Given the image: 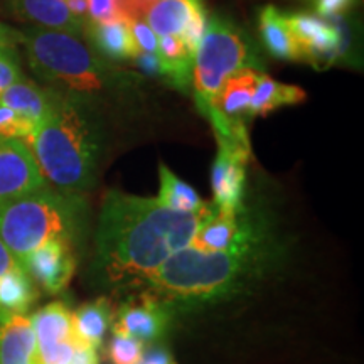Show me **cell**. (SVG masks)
I'll return each instance as SVG.
<instances>
[{
  "mask_svg": "<svg viewBox=\"0 0 364 364\" xmlns=\"http://www.w3.org/2000/svg\"><path fill=\"white\" fill-rule=\"evenodd\" d=\"M157 54L161 58L164 80L174 88L186 91L191 83L193 56L177 36H162L159 38Z\"/></svg>",
  "mask_w": 364,
  "mask_h": 364,
  "instance_id": "cell-22",
  "label": "cell"
},
{
  "mask_svg": "<svg viewBox=\"0 0 364 364\" xmlns=\"http://www.w3.org/2000/svg\"><path fill=\"white\" fill-rule=\"evenodd\" d=\"M154 2H156V0H139V4L145 9V12H147V9H149L150 6H152Z\"/></svg>",
  "mask_w": 364,
  "mask_h": 364,
  "instance_id": "cell-37",
  "label": "cell"
},
{
  "mask_svg": "<svg viewBox=\"0 0 364 364\" xmlns=\"http://www.w3.org/2000/svg\"><path fill=\"white\" fill-rule=\"evenodd\" d=\"M21 43V33L0 22V46H16Z\"/></svg>",
  "mask_w": 364,
  "mask_h": 364,
  "instance_id": "cell-36",
  "label": "cell"
},
{
  "mask_svg": "<svg viewBox=\"0 0 364 364\" xmlns=\"http://www.w3.org/2000/svg\"><path fill=\"white\" fill-rule=\"evenodd\" d=\"M213 211L179 213L157 198L110 191L103 199L95 235L93 270L98 284L113 290H139L172 255L193 243L199 226Z\"/></svg>",
  "mask_w": 364,
  "mask_h": 364,
  "instance_id": "cell-1",
  "label": "cell"
},
{
  "mask_svg": "<svg viewBox=\"0 0 364 364\" xmlns=\"http://www.w3.org/2000/svg\"><path fill=\"white\" fill-rule=\"evenodd\" d=\"M284 260V250L267 230L228 250L189 245L167 260L135 290L166 309L172 318L243 297Z\"/></svg>",
  "mask_w": 364,
  "mask_h": 364,
  "instance_id": "cell-2",
  "label": "cell"
},
{
  "mask_svg": "<svg viewBox=\"0 0 364 364\" xmlns=\"http://www.w3.org/2000/svg\"><path fill=\"white\" fill-rule=\"evenodd\" d=\"M27 61L49 88L86 98L107 88L112 71L81 36L29 27L21 33Z\"/></svg>",
  "mask_w": 364,
  "mask_h": 364,
  "instance_id": "cell-5",
  "label": "cell"
},
{
  "mask_svg": "<svg viewBox=\"0 0 364 364\" xmlns=\"http://www.w3.org/2000/svg\"><path fill=\"white\" fill-rule=\"evenodd\" d=\"M356 2L358 0H316V12L322 19H334L351 11Z\"/></svg>",
  "mask_w": 364,
  "mask_h": 364,
  "instance_id": "cell-30",
  "label": "cell"
},
{
  "mask_svg": "<svg viewBox=\"0 0 364 364\" xmlns=\"http://www.w3.org/2000/svg\"><path fill=\"white\" fill-rule=\"evenodd\" d=\"M54 97H56V90L43 88L22 76L19 81H16L11 88L0 95V103L12 108L14 112L38 127L51 112Z\"/></svg>",
  "mask_w": 364,
  "mask_h": 364,
  "instance_id": "cell-18",
  "label": "cell"
},
{
  "mask_svg": "<svg viewBox=\"0 0 364 364\" xmlns=\"http://www.w3.org/2000/svg\"><path fill=\"white\" fill-rule=\"evenodd\" d=\"M71 311L66 304L51 302L31 316L38 341L39 364H70L81 343L73 331Z\"/></svg>",
  "mask_w": 364,
  "mask_h": 364,
  "instance_id": "cell-9",
  "label": "cell"
},
{
  "mask_svg": "<svg viewBox=\"0 0 364 364\" xmlns=\"http://www.w3.org/2000/svg\"><path fill=\"white\" fill-rule=\"evenodd\" d=\"M17 268H22L21 263L14 258V255L9 252L2 238H0V277H4L9 272L17 270Z\"/></svg>",
  "mask_w": 364,
  "mask_h": 364,
  "instance_id": "cell-33",
  "label": "cell"
},
{
  "mask_svg": "<svg viewBox=\"0 0 364 364\" xmlns=\"http://www.w3.org/2000/svg\"><path fill=\"white\" fill-rule=\"evenodd\" d=\"M0 364H39L31 317L0 312Z\"/></svg>",
  "mask_w": 364,
  "mask_h": 364,
  "instance_id": "cell-14",
  "label": "cell"
},
{
  "mask_svg": "<svg viewBox=\"0 0 364 364\" xmlns=\"http://www.w3.org/2000/svg\"><path fill=\"white\" fill-rule=\"evenodd\" d=\"M258 66L260 59L247 33L225 17H211L191 70V83L199 112L206 115L211 110L221 86L233 73L243 68L257 70Z\"/></svg>",
  "mask_w": 364,
  "mask_h": 364,
  "instance_id": "cell-6",
  "label": "cell"
},
{
  "mask_svg": "<svg viewBox=\"0 0 364 364\" xmlns=\"http://www.w3.org/2000/svg\"><path fill=\"white\" fill-rule=\"evenodd\" d=\"M88 22L124 21L122 0H88Z\"/></svg>",
  "mask_w": 364,
  "mask_h": 364,
  "instance_id": "cell-28",
  "label": "cell"
},
{
  "mask_svg": "<svg viewBox=\"0 0 364 364\" xmlns=\"http://www.w3.org/2000/svg\"><path fill=\"white\" fill-rule=\"evenodd\" d=\"M34 130L33 122L0 103V139H16L27 144Z\"/></svg>",
  "mask_w": 364,
  "mask_h": 364,
  "instance_id": "cell-26",
  "label": "cell"
},
{
  "mask_svg": "<svg viewBox=\"0 0 364 364\" xmlns=\"http://www.w3.org/2000/svg\"><path fill=\"white\" fill-rule=\"evenodd\" d=\"M144 356L145 344L142 341L120 334V332H113L110 344H108V358L112 364H140Z\"/></svg>",
  "mask_w": 364,
  "mask_h": 364,
  "instance_id": "cell-25",
  "label": "cell"
},
{
  "mask_svg": "<svg viewBox=\"0 0 364 364\" xmlns=\"http://www.w3.org/2000/svg\"><path fill=\"white\" fill-rule=\"evenodd\" d=\"M218 156L211 169L213 204L226 213H240L245 209L247 191V164L250 161L248 144L218 140Z\"/></svg>",
  "mask_w": 364,
  "mask_h": 364,
  "instance_id": "cell-8",
  "label": "cell"
},
{
  "mask_svg": "<svg viewBox=\"0 0 364 364\" xmlns=\"http://www.w3.org/2000/svg\"><path fill=\"white\" fill-rule=\"evenodd\" d=\"M27 147L53 189L83 196L97 182L102 134L85 98L56 91L51 112Z\"/></svg>",
  "mask_w": 364,
  "mask_h": 364,
  "instance_id": "cell-3",
  "label": "cell"
},
{
  "mask_svg": "<svg viewBox=\"0 0 364 364\" xmlns=\"http://www.w3.org/2000/svg\"><path fill=\"white\" fill-rule=\"evenodd\" d=\"M306 91L299 88V86L280 83V81L268 76L267 73L258 71L250 115H252V118L267 117L282 107H292V105L306 102Z\"/></svg>",
  "mask_w": 364,
  "mask_h": 364,
  "instance_id": "cell-21",
  "label": "cell"
},
{
  "mask_svg": "<svg viewBox=\"0 0 364 364\" xmlns=\"http://www.w3.org/2000/svg\"><path fill=\"white\" fill-rule=\"evenodd\" d=\"M70 364H100L98 349L90 348V346H85V344H80Z\"/></svg>",
  "mask_w": 364,
  "mask_h": 364,
  "instance_id": "cell-32",
  "label": "cell"
},
{
  "mask_svg": "<svg viewBox=\"0 0 364 364\" xmlns=\"http://www.w3.org/2000/svg\"><path fill=\"white\" fill-rule=\"evenodd\" d=\"M21 267L41 290L58 295L66 289L78 267L76 247L66 241H49L27 255Z\"/></svg>",
  "mask_w": 364,
  "mask_h": 364,
  "instance_id": "cell-11",
  "label": "cell"
},
{
  "mask_svg": "<svg viewBox=\"0 0 364 364\" xmlns=\"http://www.w3.org/2000/svg\"><path fill=\"white\" fill-rule=\"evenodd\" d=\"M287 22L297 41L302 59L314 68L331 66L344 56L348 36L341 17L322 19L317 14H287Z\"/></svg>",
  "mask_w": 364,
  "mask_h": 364,
  "instance_id": "cell-7",
  "label": "cell"
},
{
  "mask_svg": "<svg viewBox=\"0 0 364 364\" xmlns=\"http://www.w3.org/2000/svg\"><path fill=\"white\" fill-rule=\"evenodd\" d=\"M66 6L70 9L75 19H78L81 24L86 26V22L90 21L88 14V0H66Z\"/></svg>",
  "mask_w": 364,
  "mask_h": 364,
  "instance_id": "cell-35",
  "label": "cell"
},
{
  "mask_svg": "<svg viewBox=\"0 0 364 364\" xmlns=\"http://www.w3.org/2000/svg\"><path fill=\"white\" fill-rule=\"evenodd\" d=\"M203 11H206L203 0H156L145 12L144 21L157 34V38H179L189 22Z\"/></svg>",
  "mask_w": 364,
  "mask_h": 364,
  "instance_id": "cell-19",
  "label": "cell"
},
{
  "mask_svg": "<svg viewBox=\"0 0 364 364\" xmlns=\"http://www.w3.org/2000/svg\"><path fill=\"white\" fill-rule=\"evenodd\" d=\"M172 322L174 318L166 309L152 300L134 295L117 311L112 331L142 341L144 344H152L166 336Z\"/></svg>",
  "mask_w": 364,
  "mask_h": 364,
  "instance_id": "cell-12",
  "label": "cell"
},
{
  "mask_svg": "<svg viewBox=\"0 0 364 364\" xmlns=\"http://www.w3.org/2000/svg\"><path fill=\"white\" fill-rule=\"evenodd\" d=\"M88 228V204L81 194L48 188L0 203V238L17 262L49 241L78 247Z\"/></svg>",
  "mask_w": 364,
  "mask_h": 364,
  "instance_id": "cell-4",
  "label": "cell"
},
{
  "mask_svg": "<svg viewBox=\"0 0 364 364\" xmlns=\"http://www.w3.org/2000/svg\"><path fill=\"white\" fill-rule=\"evenodd\" d=\"M83 36L95 51L112 61H129L140 53L127 21L86 22Z\"/></svg>",
  "mask_w": 364,
  "mask_h": 364,
  "instance_id": "cell-16",
  "label": "cell"
},
{
  "mask_svg": "<svg viewBox=\"0 0 364 364\" xmlns=\"http://www.w3.org/2000/svg\"><path fill=\"white\" fill-rule=\"evenodd\" d=\"M159 176H161V191L157 201L162 206L179 213H199L204 208L206 203L196 193L193 186L179 179L166 164L161 162L159 166Z\"/></svg>",
  "mask_w": 364,
  "mask_h": 364,
  "instance_id": "cell-24",
  "label": "cell"
},
{
  "mask_svg": "<svg viewBox=\"0 0 364 364\" xmlns=\"http://www.w3.org/2000/svg\"><path fill=\"white\" fill-rule=\"evenodd\" d=\"M21 78V59L16 46H0V95Z\"/></svg>",
  "mask_w": 364,
  "mask_h": 364,
  "instance_id": "cell-27",
  "label": "cell"
},
{
  "mask_svg": "<svg viewBox=\"0 0 364 364\" xmlns=\"http://www.w3.org/2000/svg\"><path fill=\"white\" fill-rule=\"evenodd\" d=\"M132 34H134L135 44L140 53H157L159 38L157 34L150 29L144 19H135L130 22Z\"/></svg>",
  "mask_w": 364,
  "mask_h": 364,
  "instance_id": "cell-29",
  "label": "cell"
},
{
  "mask_svg": "<svg viewBox=\"0 0 364 364\" xmlns=\"http://www.w3.org/2000/svg\"><path fill=\"white\" fill-rule=\"evenodd\" d=\"M48 186L26 142L0 139V203L22 198Z\"/></svg>",
  "mask_w": 364,
  "mask_h": 364,
  "instance_id": "cell-10",
  "label": "cell"
},
{
  "mask_svg": "<svg viewBox=\"0 0 364 364\" xmlns=\"http://www.w3.org/2000/svg\"><path fill=\"white\" fill-rule=\"evenodd\" d=\"M38 299V285L31 280L24 268L0 277V312L26 314Z\"/></svg>",
  "mask_w": 364,
  "mask_h": 364,
  "instance_id": "cell-23",
  "label": "cell"
},
{
  "mask_svg": "<svg viewBox=\"0 0 364 364\" xmlns=\"http://www.w3.org/2000/svg\"><path fill=\"white\" fill-rule=\"evenodd\" d=\"M73 331L78 343L100 349L105 336L113 324V307L110 300L98 297L93 302H86L71 314Z\"/></svg>",
  "mask_w": 364,
  "mask_h": 364,
  "instance_id": "cell-20",
  "label": "cell"
},
{
  "mask_svg": "<svg viewBox=\"0 0 364 364\" xmlns=\"http://www.w3.org/2000/svg\"><path fill=\"white\" fill-rule=\"evenodd\" d=\"M9 14L17 21L39 29L65 31L83 36L85 26L73 17L66 0H4Z\"/></svg>",
  "mask_w": 364,
  "mask_h": 364,
  "instance_id": "cell-13",
  "label": "cell"
},
{
  "mask_svg": "<svg viewBox=\"0 0 364 364\" xmlns=\"http://www.w3.org/2000/svg\"><path fill=\"white\" fill-rule=\"evenodd\" d=\"M140 364H176V359L172 358V354L167 351V349L157 348L145 353V356Z\"/></svg>",
  "mask_w": 364,
  "mask_h": 364,
  "instance_id": "cell-34",
  "label": "cell"
},
{
  "mask_svg": "<svg viewBox=\"0 0 364 364\" xmlns=\"http://www.w3.org/2000/svg\"><path fill=\"white\" fill-rule=\"evenodd\" d=\"M258 70L255 68H243V70L233 73L221 86L215 105L204 117L220 115L226 120L247 122L252 108V98L257 85Z\"/></svg>",
  "mask_w": 364,
  "mask_h": 364,
  "instance_id": "cell-15",
  "label": "cell"
},
{
  "mask_svg": "<svg viewBox=\"0 0 364 364\" xmlns=\"http://www.w3.org/2000/svg\"><path fill=\"white\" fill-rule=\"evenodd\" d=\"M258 34L272 58L282 61H304L292 29L287 22V14L275 6H265L258 12Z\"/></svg>",
  "mask_w": 364,
  "mask_h": 364,
  "instance_id": "cell-17",
  "label": "cell"
},
{
  "mask_svg": "<svg viewBox=\"0 0 364 364\" xmlns=\"http://www.w3.org/2000/svg\"><path fill=\"white\" fill-rule=\"evenodd\" d=\"M132 61H135V65L139 66L147 76L164 80L162 63L157 53H139L134 59H132Z\"/></svg>",
  "mask_w": 364,
  "mask_h": 364,
  "instance_id": "cell-31",
  "label": "cell"
}]
</instances>
